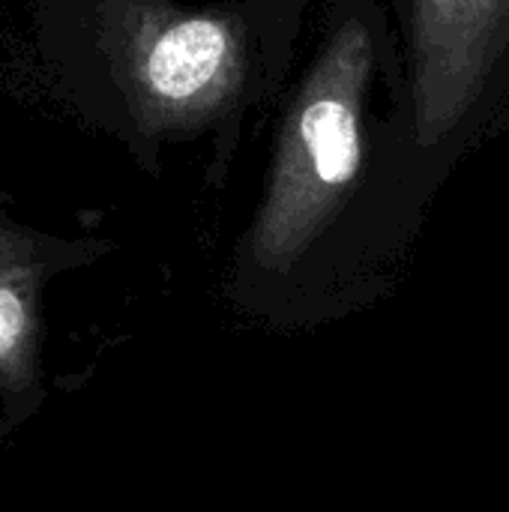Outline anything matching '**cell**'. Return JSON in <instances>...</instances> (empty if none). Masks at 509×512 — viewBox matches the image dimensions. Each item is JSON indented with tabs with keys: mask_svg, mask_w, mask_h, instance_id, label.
<instances>
[{
	"mask_svg": "<svg viewBox=\"0 0 509 512\" xmlns=\"http://www.w3.org/2000/svg\"><path fill=\"white\" fill-rule=\"evenodd\" d=\"M375 66L363 21L339 24L300 81L234 264V297L264 324L306 327L321 249L360 192L363 105Z\"/></svg>",
	"mask_w": 509,
	"mask_h": 512,
	"instance_id": "cell-1",
	"label": "cell"
},
{
	"mask_svg": "<svg viewBox=\"0 0 509 512\" xmlns=\"http://www.w3.org/2000/svg\"><path fill=\"white\" fill-rule=\"evenodd\" d=\"M99 39L144 132L216 120L240 96L249 72L246 24L225 9L186 12L162 0H111Z\"/></svg>",
	"mask_w": 509,
	"mask_h": 512,
	"instance_id": "cell-2",
	"label": "cell"
},
{
	"mask_svg": "<svg viewBox=\"0 0 509 512\" xmlns=\"http://www.w3.org/2000/svg\"><path fill=\"white\" fill-rule=\"evenodd\" d=\"M509 48V0H408L414 135L444 141L480 102Z\"/></svg>",
	"mask_w": 509,
	"mask_h": 512,
	"instance_id": "cell-3",
	"label": "cell"
},
{
	"mask_svg": "<svg viewBox=\"0 0 509 512\" xmlns=\"http://www.w3.org/2000/svg\"><path fill=\"white\" fill-rule=\"evenodd\" d=\"M33 339V270L24 246L0 225V372L21 366Z\"/></svg>",
	"mask_w": 509,
	"mask_h": 512,
	"instance_id": "cell-4",
	"label": "cell"
}]
</instances>
